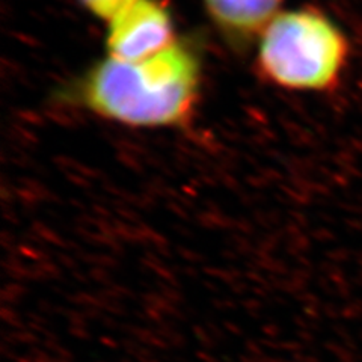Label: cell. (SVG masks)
Wrapping results in <instances>:
<instances>
[{
  "label": "cell",
  "mask_w": 362,
  "mask_h": 362,
  "mask_svg": "<svg viewBox=\"0 0 362 362\" xmlns=\"http://www.w3.org/2000/svg\"><path fill=\"white\" fill-rule=\"evenodd\" d=\"M171 14L157 0H139L109 21V58L142 61L174 45Z\"/></svg>",
  "instance_id": "3"
},
{
  "label": "cell",
  "mask_w": 362,
  "mask_h": 362,
  "mask_svg": "<svg viewBox=\"0 0 362 362\" xmlns=\"http://www.w3.org/2000/svg\"><path fill=\"white\" fill-rule=\"evenodd\" d=\"M199 88L197 56L183 44L142 61L107 58L88 73L81 88L85 106L112 121L136 127L181 124L194 109Z\"/></svg>",
  "instance_id": "1"
},
{
  "label": "cell",
  "mask_w": 362,
  "mask_h": 362,
  "mask_svg": "<svg viewBox=\"0 0 362 362\" xmlns=\"http://www.w3.org/2000/svg\"><path fill=\"white\" fill-rule=\"evenodd\" d=\"M139 0H81V4L98 18L113 20Z\"/></svg>",
  "instance_id": "5"
},
{
  "label": "cell",
  "mask_w": 362,
  "mask_h": 362,
  "mask_svg": "<svg viewBox=\"0 0 362 362\" xmlns=\"http://www.w3.org/2000/svg\"><path fill=\"white\" fill-rule=\"evenodd\" d=\"M350 44L335 23L315 9L281 13L263 29L258 65L270 82L296 90L337 88Z\"/></svg>",
  "instance_id": "2"
},
{
  "label": "cell",
  "mask_w": 362,
  "mask_h": 362,
  "mask_svg": "<svg viewBox=\"0 0 362 362\" xmlns=\"http://www.w3.org/2000/svg\"><path fill=\"white\" fill-rule=\"evenodd\" d=\"M279 4L281 0H206L213 20L239 37L263 30L275 17Z\"/></svg>",
  "instance_id": "4"
}]
</instances>
